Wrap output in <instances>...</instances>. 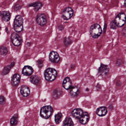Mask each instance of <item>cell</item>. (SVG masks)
<instances>
[{
    "label": "cell",
    "instance_id": "20",
    "mask_svg": "<svg viewBox=\"0 0 126 126\" xmlns=\"http://www.w3.org/2000/svg\"><path fill=\"white\" fill-rule=\"evenodd\" d=\"M43 4L40 2H37L29 4V6L30 7H34V9L35 12H37L42 8Z\"/></svg>",
    "mask_w": 126,
    "mask_h": 126
},
{
    "label": "cell",
    "instance_id": "5",
    "mask_svg": "<svg viewBox=\"0 0 126 126\" xmlns=\"http://www.w3.org/2000/svg\"><path fill=\"white\" fill-rule=\"evenodd\" d=\"M115 23L117 27L121 28L125 25L126 22V15L124 13H121L118 14L115 20Z\"/></svg>",
    "mask_w": 126,
    "mask_h": 126
},
{
    "label": "cell",
    "instance_id": "16",
    "mask_svg": "<svg viewBox=\"0 0 126 126\" xmlns=\"http://www.w3.org/2000/svg\"><path fill=\"white\" fill-rule=\"evenodd\" d=\"M20 93L23 96L27 97L29 95L30 93V89L29 88L25 85H23L20 88Z\"/></svg>",
    "mask_w": 126,
    "mask_h": 126
},
{
    "label": "cell",
    "instance_id": "17",
    "mask_svg": "<svg viewBox=\"0 0 126 126\" xmlns=\"http://www.w3.org/2000/svg\"><path fill=\"white\" fill-rule=\"evenodd\" d=\"M20 80V76L18 74H14L12 79V84L14 86H17L19 84Z\"/></svg>",
    "mask_w": 126,
    "mask_h": 126
},
{
    "label": "cell",
    "instance_id": "8",
    "mask_svg": "<svg viewBox=\"0 0 126 126\" xmlns=\"http://www.w3.org/2000/svg\"><path fill=\"white\" fill-rule=\"evenodd\" d=\"M36 20L37 23L40 26H44L47 23V18L45 14H38L36 18Z\"/></svg>",
    "mask_w": 126,
    "mask_h": 126
},
{
    "label": "cell",
    "instance_id": "6",
    "mask_svg": "<svg viewBox=\"0 0 126 126\" xmlns=\"http://www.w3.org/2000/svg\"><path fill=\"white\" fill-rule=\"evenodd\" d=\"M11 40L13 45L18 47L22 44V39L21 37L16 33H13L11 36Z\"/></svg>",
    "mask_w": 126,
    "mask_h": 126
},
{
    "label": "cell",
    "instance_id": "22",
    "mask_svg": "<svg viewBox=\"0 0 126 126\" xmlns=\"http://www.w3.org/2000/svg\"><path fill=\"white\" fill-rule=\"evenodd\" d=\"M30 81L33 84L37 85L39 82V77L36 75H33L30 78Z\"/></svg>",
    "mask_w": 126,
    "mask_h": 126
},
{
    "label": "cell",
    "instance_id": "24",
    "mask_svg": "<svg viewBox=\"0 0 126 126\" xmlns=\"http://www.w3.org/2000/svg\"><path fill=\"white\" fill-rule=\"evenodd\" d=\"M18 118V115L17 114H16L11 118L10 121V123L11 126H15L16 125L17 123V119Z\"/></svg>",
    "mask_w": 126,
    "mask_h": 126
},
{
    "label": "cell",
    "instance_id": "21",
    "mask_svg": "<svg viewBox=\"0 0 126 126\" xmlns=\"http://www.w3.org/2000/svg\"><path fill=\"white\" fill-rule=\"evenodd\" d=\"M70 93L72 96H77L79 94V89L77 86H73L70 88Z\"/></svg>",
    "mask_w": 126,
    "mask_h": 126
},
{
    "label": "cell",
    "instance_id": "34",
    "mask_svg": "<svg viewBox=\"0 0 126 126\" xmlns=\"http://www.w3.org/2000/svg\"><path fill=\"white\" fill-rule=\"evenodd\" d=\"M124 6L125 7H126V0H125L124 1Z\"/></svg>",
    "mask_w": 126,
    "mask_h": 126
},
{
    "label": "cell",
    "instance_id": "2",
    "mask_svg": "<svg viewBox=\"0 0 126 126\" xmlns=\"http://www.w3.org/2000/svg\"><path fill=\"white\" fill-rule=\"evenodd\" d=\"M23 18L22 16L17 15L16 16L14 22V29L17 33L22 32L23 30Z\"/></svg>",
    "mask_w": 126,
    "mask_h": 126
},
{
    "label": "cell",
    "instance_id": "25",
    "mask_svg": "<svg viewBox=\"0 0 126 126\" xmlns=\"http://www.w3.org/2000/svg\"><path fill=\"white\" fill-rule=\"evenodd\" d=\"M63 115L61 112H59L57 114H56L55 116V121L56 124H59L62 120V118Z\"/></svg>",
    "mask_w": 126,
    "mask_h": 126
},
{
    "label": "cell",
    "instance_id": "28",
    "mask_svg": "<svg viewBox=\"0 0 126 126\" xmlns=\"http://www.w3.org/2000/svg\"><path fill=\"white\" fill-rule=\"evenodd\" d=\"M72 43V40L69 38H65L64 39V43L66 46H69Z\"/></svg>",
    "mask_w": 126,
    "mask_h": 126
},
{
    "label": "cell",
    "instance_id": "7",
    "mask_svg": "<svg viewBox=\"0 0 126 126\" xmlns=\"http://www.w3.org/2000/svg\"><path fill=\"white\" fill-rule=\"evenodd\" d=\"M73 10L70 7H67L63 10L62 12V17L64 20L70 19L73 15Z\"/></svg>",
    "mask_w": 126,
    "mask_h": 126
},
{
    "label": "cell",
    "instance_id": "36",
    "mask_svg": "<svg viewBox=\"0 0 126 126\" xmlns=\"http://www.w3.org/2000/svg\"></svg>",
    "mask_w": 126,
    "mask_h": 126
},
{
    "label": "cell",
    "instance_id": "18",
    "mask_svg": "<svg viewBox=\"0 0 126 126\" xmlns=\"http://www.w3.org/2000/svg\"><path fill=\"white\" fill-rule=\"evenodd\" d=\"M15 65V63L14 62H13L11 63L10 65H8L5 67L1 73L2 75L4 76V75L8 74L10 72L11 69Z\"/></svg>",
    "mask_w": 126,
    "mask_h": 126
},
{
    "label": "cell",
    "instance_id": "35",
    "mask_svg": "<svg viewBox=\"0 0 126 126\" xmlns=\"http://www.w3.org/2000/svg\"><path fill=\"white\" fill-rule=\"evenodd\" d=\"M51 126H53V125H51Z\"/></svg>",
    "mask_w": 126,
    "mask_h": 126
},
{
    "label": "cell",
    "instance_id": "4",
    "mask_svg": "<svg viewBox=\"0 0 126 126\" xmlns=\"http://www.w3.org/2000/svg\"><path fill=\"white\" fill-rule=\"evenodd\" d=\"M53 112V108L50 105L43 107L40 110V115L41 117L46 119H48L51 116Z\"/></svg>",
    "mask_w": 126,
    "mask_h": 126
},
{
    "label": "cell",
    "instance_id": "30",
    "mask_svg": "<svg viewBox=\"0 0 126 126\" xmlns=\"http://www.w3.org/2000/svg\"><path fill=\"white\" fill-rule=\"evenodd\" d=\"M116 65L118 67H121L123 64V62L121 60L119 59L116 61Z\"/></svg>",
    "mask_w": 126,
    "mask_h": 126
},
{
    "label": "cell",
    "instance_id": "11",
    "mask_svg": "<svg viewBox=\"0 0 126 126\" xmlns=\"http://www.w3.org/2000/svg\"><path fill=\"white\" fill-rule=\"evenodd\" d=\"M96 114L99 116H104L107 115L108 113L107 108L106 107H101L97 108L96 111Z\"/></svg>",
    "mask_w": 126,
    "mask_h": 126
},
{
    "label": "cell",
    "instance_id": "37",
    "mask_svg": "<svg viewBox=\"0 0 126 126\" xmlns=\"http://www.w3.org/2000/svg\"></svg>",
    "mask_w": 126,
    "mask_h": 126
},
{
    "label": "cell",
    "instance_id": "1",
    "mask_svg": "<svg viewBox=\"0 0 126 126\" xmlns=\"http://www.w3.org/2000/svg\"><path fill=\"white\" fill-rule=\"evenodd\" d=\"M102 32L101 26L97 23L92 25L90 28V34L91 36L94 39L98 38L101 35Z\"/></svg>",
    "mask_w": 126,
    "mask_h": 126
},
{
    "label": "cell",
    "instance_id": "29",
    "mask_svg": "<svg viewBox=\"0 0 126 126\" xmlns=\"http://www.w3.org/2000/svg\"><path fill=\"white\" fill-rule=\"evenodd\" d=\"M117 26L115 23L114 20H112V22H110V28L111 29H113V30H116L117 28Z\"/></svg>",
    "mask_w": 126,
    "mask_h": 126
},
{
    "label": "cell",
    "instance_id": "31",
    "mask_svg": "<svg viewBox=\"0 0 126 126\" xmlns=\"http://www.w3.org/2000/svg\"><path fill=\"white\" fill-rule=\"evenodd\" d=\"M0 102L2 105L4 104L5 103V98L4 96H1L0 98Z\"/></svg>",
    "mask_w": 126,
    "mask_h": 126
},
{
    "label": "cell",
    "instance_id": "10",
    "mask_svg": "<svg viewBox=\"0 0 126 126\" xmlns=\"http://www.w3.org/2000/svg\"><path fill=\"white\" fill-rule=\"evenodd\" d=\"M49 58L50 61L54 63H58L60 60V57L58 53L54 51L50 52L49 54Z\"/></svg>",
    "mask_w": 126,
    "mask_h": 126
},
{
    "label": "cell",
    "instance_id": "32",
    "mask_svg": "<svg viewBox=\"0 0 126 126\" xmlns=\"http://www.w3.org/2000/svg\"><path fill=\"white\" fill-rule=\"evenodd\" d=\"M37 65L39 68H42L43 65V62L41 60H38L37 62Z\"/></svg>",
    "mask_w": 126,
    "mask_h": 126
},
{
    "label": "cell",
    "instance_id": "15",
    "mask_svg": "<svg viewBox=\"0 0 126 126\" xmlns=\"http://www.w3.org/2000/svg\"><path fill=\"white\" fill-rule=\"evenodd\" d=\"M71 80L69 77H66L65 78L63 82V86L64 88L67 90L70 89L71 87Z\"/></svg>",
    "mask_w": 126,
    "mask_h": 126
},
{
    "label": "cell",
    "instance_id": "19",
    "mask_svg": "<svg viewBox=\"0 0 126 126\" xmlns=\"http://www.w3.org/2000/svg\"><path fill=\"white\" fill-rule=\"evenodd\" d=\"M1 15L3 20L5 22H8L10 20L11 14L9 12L4 11L1 13Z\"/></svg>",
    "mask_w": 126,
    "mask_h": 126
},
{
    "label": "cell",
    "instance_id": "13",
    "mask_svg": "<svg viewBox=\"0 0 126 126\" xmlns=\"http://www.w3.org/2000/svg\"><path fill=\"white\" fill-rule=\"evenodd\" d=\"M90 119L89 113L86 112H84L83 115L79 119V122L82 125H85L88 122Z\"/></svg>",
    "mask_w": 126,
    "mask_h": 126
},
{
    "label": "cell",
    "instance_id": "23",
    "mask_svg": "<svg viewBox=\"0 0 126 126\" xmlns=\"http://www.w3.org/2000/svg\"><path fill=\"white\" fill-rule=\"evenodd\" d=\"M63 126H74L72 119L69 117L66 118L63 122Z\"/></svg>",
    "mask_w": 126,
    "mask_h": 126
},
{
    "label": "cell",
    "instance_id": "27",
    "mask_svg": "<svg viewBox=\"0 0 126 126\" xmlns=\"http://www.w3.org/2000/svg\"><path fill=\"white\" fill-rule=\"evenodd\" d=\"M62 92L60 90H56L54 91V93H53V96L55 98H57V97H59V96L61 95L62 94Z\"/></svg>",
    "mask_w": 126,
    "mask_h": 126
},
{
    "label": "cell",
    "instance_id": "26",
    "mask_svg": "<svg viewBox=\"0 0 126 126\" xmlns=\"http://www.w3.org/2000/svg\"><path fill=\"white\" fill-rule=\"evenodd\" d=\"M0 54L3 56H5L8 53V50L6 47L2 46L0 48Z\"/></svg>",
    "mask_w": 126,
    "mask_h": 126
},
{
    "label": "cell",
    "instance_id": "33",
    "mask_svg": "<svg viewBox=\"0 0 126 126\" xmlns=\"http://www.w3.org/2000/svg\"><path fill=\"white\" fill-rule=\"evenodd\" d=\"M122 34L124 37H126V27L124 28L122 31Z\"/></svg>",
    "mask_w": 126,
    "mask_h": 126
},
{
    "label": "cell",
    "instance_id": "14",
    "mask_svg": "<svg viewBox=\"0 0 126 126\" xmlns=\"http://www.w3.org/2000/svg\"><path fill=\"white\" fill-rule=\"evenodd\" d=\"M84 113L83 110L80 108H76L72 111V115L76 118L80 119Z\"/></svg>",
    "mask_w": 126,
    "mask_h": 126
},
{
    "label": "cell",
    "instance_id": "12",
    "mask_svg": "<svg viewBox=\"0 0 126 126\" xmlns=\"http://www.w3.org/2000/svg\"><path fill=\"white\" fill-rule=\"evenodd\" d=\"M34 70L32 67L29 65H26L23 68L22 73L26 76H30L33 73Z\"/></svg>",
    "mask_w": 126,
    "mask_h": 126
},
{
    "label": "cell",
    "instance_id": "9",
    "mask_svg": "<svg viewBox=\"0 0 126 126\" xmlns=\"http://www.w3.org/2000/svg\"><path fill=\"white\" fill-rule=\"evenodd\" d=\"M110 68L108 65L101 64L98 69V73L100 76L102 77L106 76L109 73Z\"/></svg>",
    "mask_w": 126,
    "mask_h": 126
},
{
    "label": "cell",
    "instance_id": "3",
    "mask_svg": "<svg viewBox=\"0 0 126 126\" xmlns=\"http://www.w3.org/2000/svg\"><path fill=\"white\" fill-rule=\"evenodd\" d=\"M57 75V71L56 69L52 68H48L45 72V78L48 81H54L56 78Z\"/></svg>",
    "mask_w": 126,
    "mask_h": 126
}]
</instances>
